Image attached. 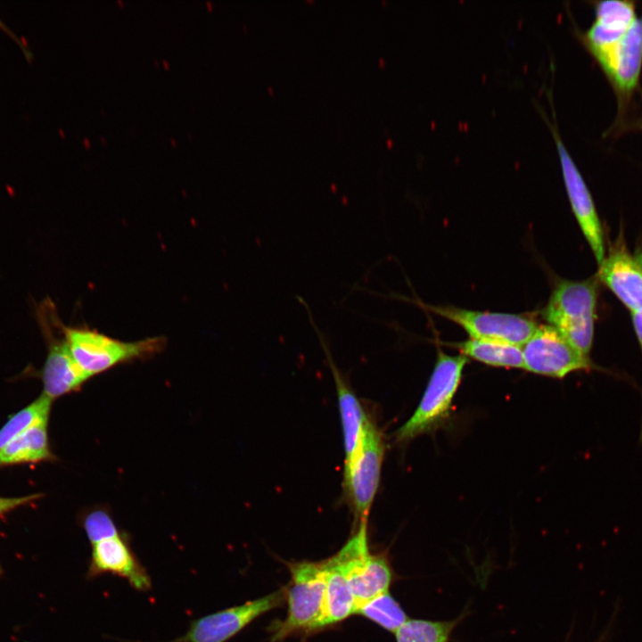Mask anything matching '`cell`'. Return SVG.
Masks as SVG:
<instances>
[{
  "mask_svg": "<svg viewBox=\"0 0 642 642\" xmlns=\"http://www.w3.org/2000/svg\"><path fill=\"white\" fill-rule=\"evenodd\" d=\"M598 292L597 277L559 280L541 310L542 318L580 353L590 358Z\"/></svg>",
  "mask_w": 642,
  "mask_h": 642,
  "instance_id": "cell-1",
  "label": "cell"
},
{
  "mask_svg": "<svg viewBox=\"0 0 642 642\" xmlns=\"http://www.w3.org/2000/svg\"><path fill=\"white\" fill-rule=\"evenodd\" d=\"M468 358L449 355L438 348L436 361L421 400L412 416L396 431L395 440L405 443L434 432L449 418L454 398Z\"/></svg>",
  "mask_w": 642,
  "mask_h": 642,
  "instance_id": "cell-2",
  "label": "cell"
},
{
  "mask_svg": "<svg viewBox=\"0 0 642 642\" xmlns=\"http://www.w3.org/2000/svg\"><path fill=\"white\" fill-rule=\"evenodd\" d=\"M62 331L74 359L90 377L119 365L148 359L160 353L167 343L164 336L125 342L88 327L62 325Z\"/></svg>",
  "mask_w": 642,
  "mask_h": 642,
  "instance_id": "cell-3",
  "label": "cell"
},
{
  "mask_svg": "<svg viewBox=\"0 0 642 642\" xmlns=\"http://www.w3.org/2000/svg\"><path fill=\"white\" fill-rule=\"evenodd\" d=\"M292 584L286 591L287 615L268 628L271 642H281L300 630L313 631L323 605L325 588L324 562L287 564Z\"/></svg>",
  "mask_w": 642,
  "mask_h": 642,
  "instance_id": "cell-4",
  "label": "cell"
},
{
  "mask_svg": "<svg viewBox=\"0 0 642 642\" xmlns=\"http://www.w3.org/2000/svg\"><path fill=\"white\" fill-rule=\"evenodd\" d=\"M37 317L47 346L42 369L43 393L54 399L78 391L91 377L74 359L64 337L63 324L51 299L44 300L37 307Z\"/></svg>",
  "mask_w": 642,
  "mask_h": 642,
  "instance_id": "cell-5",
  "label": "cell"
},
{
  "mask_svg": "<svg viewBox=\"0 0 642 642\" xmlns=\"http://www.w3.org/2000/svg\"><path fill=\"white\" fill-rule=\"evenodd\" d=\"M384 452L383 436L368 416L357 452L343 469V487L358 523L367 522L379 487Z\"/></svg>",
  "mask_w": 642,
  "mask_h": 642,
  "instance_id": "cell-6",
  "label": "cell"
},
{
  "mask_svg": "<svg viewBox=\"0 0 642 642\" xmlns=\"http://www.w3.org/2000/svg\"><path fill=\"white\" fill-rule=\"evenodd\" d=\"M366 523H358L355 533L334 556L345 572L355 601V612L363 604L388 591L392 579L386 558L369 552Z\"/></svg>",
  "mask_w": 642,
  "mask_h": 642,
  "instance_id": "cell-7",
  "label": "cell"
},
{
  "mask_svg": "<svg viewBox=\"0 0 642 642\" xmlns=\"http://www.w3.org/2000/svg\"><path fill=\"white\" fill-rule=\"evenodd\" d=\"M420 306L462 327L472 339L495 340L523 346L539 324L526 314L479 311L455 306Z\"/></svg>",
  "mask_w": 642,
  "mask_h": 642,
  "instance_id": "cell-8",
  "label": "cell"
},
{
  "mask_svg": "<svg viewBox=\"0 0 642 642\" xmlns=\"http://www.w3.org/2000/svg\"><path fill=\"white\" fill-rule=\"evenodd\" d=\"M523 369L556 379L579 371L598 369L590 358L573 348L553 326L539 325L522 346Z\"/></svg>",
  "mask_w": 642,
  "mask_h": 642,
  "instance_id": "cell-9",
  "label": "cell"
},
{
  "mask_svg": "<svg viewBox=\"0 0 642 642\" xmlns=\"http://www.w3.org/2000/svg\"><path fill=\"white\" fill-rule=\"evenodd\" d=\"M283 588L260 598L204 615L193 621L187 631L172 642H226L256 618L280 606L286 598Z\"/></svg>",
  "mask_w": 642,
  "mask_h": 642,
  "instance_id": "cell-10",
  "label": "cell"
},
{
  "mask_svg": "<svg viewBox=\"0 0 642 642\" xmlns=\"http://www.w3.org/2000/svg\"><path fill=\"white\" fill-rule=\"evenodd\" d=\"M543 116L552 132L556 146L572 210L599 266L605 259V248L603 229L592 196L579 169L563 143L556 123L549 122L545 113Z\"/></svg>",
  "mask_w": 642,
  "mask_h": 642,
  "instance_id": "cell-11",
  "label": "cell"
},
{
  "mask_svg": "<svg viewBox=\"0 0 642 642\" xmlns=\"http://www.w3.org/2000/svg\"><path fill=\"white\" fill-rule=\"evenodd\" d=\"M105 573L125 579L140 592L152 588V579L124 533L92 545L86 579L94 580Z\"/></svg>",
  "mask_w": 642,
  "mask_h": 642,
  "instance_id": "cell-12",
  "label": "cell"
},
{
  "mask_svg": "<svg viewBox=\"0 0 642 642\" xmlns=\"http://www.w3.org/2000/svg\"><path fill=\"white\" fill-rule=\"evenodd\" d=\"M631 312L642 308V251L630 252L618 242L605 256L597 276Z\"/></svg>",
  "mask_w": 642,
  "mask_h": 642,
  "instance_id": "cell-13",
  "label": "cell"
},
{
  "mask_svg": "<svg viewBox=\"0 0 642 642\" xmlns=\"http://www.w3.org/2000/svg\"><path fill=\"white\" fill-rule=\"evenodd\" d=\"M300 301L303 303L305 309L308 310L309 321L318 337L320 345L325 351L335 383L338 407L343 435L344 466H347L352 461L357 452L366 422L369 416L365 412L359 399L345 382L340 370L335 365L332 358L328 343L325 339L324 334L314 322L307 303L303 301L302 299H300Z\"/></svg>",
  "mask_w": 642,
  "mask_h": 642,
  "instance_id": "cell-14",
  "label": "cell"
},
{
  "mask_svg": "<svg viewBox=\"0 0 642 642\" xmlns=\"http://www.w3.org/2000/svg\"><path fill=\"white\" fill-rule=\"evenodd\" d=\"M632 3L602 1L596 6V20L584 35V42L598 61L603 60L636 20Z\"/></svg>",
  "mask_w": 642,
  "mask_h": 642,
  "instance_id": "cell-15",
  "label": "cell"
},
{
  "mask_svg": "<svg viewBox=\"0 0 642 642\" xmlns=\"http://www.w3.org/2000/svg\"><path fill=\"white\" fill-rule=\"evenodd\" d=\"M599 63L621 92H630L636 86L642 66V19L636 18Z\"/></svg>",
  "mask_w": 642,
  "mask_h": 642,
  "instance_id": "cell-16",
  "label": "cell"
},
{
  "mask_svg": "<svg viewBox=\"0 0 642 642\" xmlns=\"http://www.w3.org/2000/svg\"><path fill=\"white\" fill-rule=\"evenodd\" d=\"M325 588L320 616L313 630L343 621L355 613V601L344 570L335 556L324 561Z\"/></svg>",
  "mask_w": 642,
  "mask_h": 642,
  "instance_id": "cell-17",
  "label": "cell"
},
{
  "mask_svg": "<svg viewBox=\"0 0 642 642\" xmlns=\"http://www.w3.org/2000/svg\"><path fill=\"white\" fill-rule=\"evenodd\" d=\"M460 354L482 364L505 368H523L522 346L495 340L472 339L448 343Z\"/></svg>",
  "mask_w": 642,
  "mask_h": 642,
  "instance_id": "cell-18",
  "label": "cell"
},
{
  "mask_svg": "<svg viewBox=\"0 0 642 642\" xmlns=\"http://www.w3.org/2000/svg\"><path fill=\"white\" fill-rule=\"evenodd\" d=\"M48 420L45 418L37 422L7 443L0 450V466L51 458L47 438Z\"/></svg>",
  "mask_w": 642,
  "mask_h": 642,
  "instance_id": "cell-19",
  "label": "cell"
},
{
  "mask_svg": "<svg viewBox=\"0 0 642 642\" xmlns=\"http://www.w3.org/2000/svg\"><path fill=\"white\" fill-rule=\"evenodd\" d=\"M355 613L363 615L394 633L408 620L399 604L388 591L360 605Z\"/></svg>",
  "mask_w": 642,
  "mask_h": 642,
  "instance_id": "cell-20",
  "label": "cell"
},
{
  "mask_svg": "<svg viewBox=\"0 0 642 642\" xmlns=\"http://www.w3.org/2000/svg\"><path fill=\"white\" fill-rule=\"evenodd\" d=\"M52 401L53 399L42 393L31 404L13 415L0 430V450L33 424L49 418Z\"/></svg>",
  "mask_w": 642,
  "mask_h": 642,
  "instance_id": "cell-21",
  "label": "cell"
},
{
  "mask_svg": "<svg viewBox=\"0 0 642 642\" xmlns=\"http://www.w3.org/2000/svg\"><path fill=\"white\" fill-rule=\"evenodd\" d=\"M457 620H407L395 633L397 642H449Z\"/></svg>",
  "mask_w": 642,
  "mask_h": 642,
  "instance_id": "cell-22",
  "label": "cell"
},
{
  "mask_svg": "<svg viewBox=\"0 0 642 642\" xmlns=\"http://www.w3.org/2000/svg\"><path fill=\"white\" fill-rule=\"evenodd\" d=\"M82 526L91 545L123 533L106 506H96L86 512Z\"/></svg>",
  "mask_w": 642,
  "mask_h": 642,
  "instance_id": "cell-23",
  "label": "cell"
},
{
  "mask_svg": "<svg viewBox=\"0 0 642 642\" xmlns=\"http://www.w3.org/2000/svg\"><path fill=\"white\" fill-rule=\"evenodd\" d=\"M41 495L34 494L19 498H0V516L9 511L34 500Z\"/></svg>",
  "mask_w": 642,
  "mask_h": 642,
  "instance_id": "cell-24",
  "label": "cell"
},
{
  "mask_svg": "<svg viewBox=\"0 0 642 642\" xmlns=\"http://www.w3.org/2000/svg\"><path fill=\"white\" fill-rule=\"evenodd\" d=\"M0 29L4 31L21 49L24 56L29 62L33 58V54L29 48L27 46L25 42L21 39L1 19H0Z\"/></svg>",
  "mask_w": 642,
  "mask_h": 642,
  "instance_id": "cell-25",
  "label": "cell"
},
{
  "mask_svg": "<svg viewBox=\"0 0 642 642\" xmlns=\"http://www.w3.org/2000/svg\"><path fill=\"white\" fill-rule=\"evenodd\" d=\"M631 320L642 353V308L631 312Z\"/></svg>",
  "mask_w": 642,
  "mask_h": 642,
  "instance_id": "cell-26",
  "label": "cell"
},
{
  "mask_svg": "<svg viewBox=\"0 0 642 642\" xmlns=\"http://www.w3.org/2000/svg\"><path fill=\"white\" fill-rule=\"evenodd\" d=\"M206 4L208 5L209 9H211V7H212L211 4L209 1H206Z\"/></svg>",
  "mask_w": 642,
  "mask_h": 642,
  "instance_id": "cell-27",
  "label": "cell"
},
{
  "mask_svg": "<svg viewBox=\"0 0 642 642\" xmlns=\"http://www.w3.org/2000/svg\"><path fill=\"white\" fill-rule=\"evenodd\" d=\"M163 64H164V66H165L166 68H169V63H168L166 61H163Z\"/></svg>",
  "mask_w": 642,
  "mask_h": 642,
  "instance_id": "cell-28",
  "label": "cell"
},
{
  "mask_svg": "<svg viewBox=\"0 0 642 642\" xmlns=\"http://www.w3.org/2000/svg\"><path fill=\"white\" fill-rule=\"evenodd\" d=\"M85 144H86L87 146L89 145V142H88L87 139H85Z\"/></svg>",
  "mask_w": 642,
  "mask_h": 642,
  "instance_id": "cell-29",
  "label": "cell"
},
{
  "mask_svg": "<svg viewBox=\"0 0 642 642\" xmlns=\"http://www.w3.org/2000/svg\"><path fill=\"white\" fill-rule=\"evenodd\" d=\"M171 142H172L173 144H176V142H175L174 139H171Z\"/></svg>",
  "mask_w": 642,
  "mask_h": 642,
  "instance_id": "cell-30",
  "label": "cell"
},
{
  "mask_svg": "<svg viewBox=\"0 0 642 642\" xmlns=\"http://www.w3.org/2000/svg\"><path fill=\"white\" fill-rule=\"evenodd\" d=\"M119 3L121 5H122V4H123L121 0H119Z\"/></svg>",
  "mask_w": 642,
  "mask_h": 642,
  "instance_id": "cell-31",
  "label": "cell"
}]
</instances>
